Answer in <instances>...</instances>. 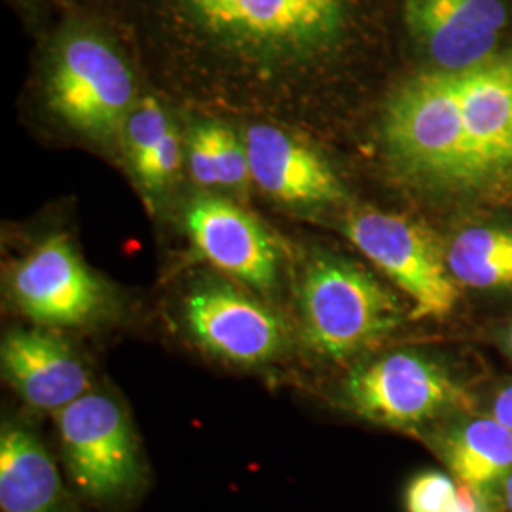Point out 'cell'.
<instances>
[{"label": "cell", "mask_w": 512, "mask_h": 512, "mask_svg": "<svg viewBox=\"0 0 512 512\" xmlns=\"http://www.w3.org/2000/svg\"><path fill=\"white\" fill-rule=\"evenodd\" d=\"M384 133L391 154L410 173L435 186L471 194L461 109L446 71L408 80L387 105Z\"/></svg>", "instance_id": "obj_1"}, {"label": "cell", "mask_w": 512, "mask_h": 512, "mask_svg": "<svg viewBox=\"0 0 512 512\" xmlns=\"http://www.w3.org/2000/svg\"><path fill=\"white\" fill-rule=\"evenodd\" d=\"M0 511L65 512L67 499L46 446L18 425L0 433Z\"/></svg>", "instance_id": "obj_15"}, {"label": "cell", "mask_w": 512, "mask_h": 512, "mask_svg": "<svg viewBox=\"0 0 512 512\" xmlns=\"http://www.w3.org/2000/svg\"><path fill=\"white\" fill-rule=\"evenodd\" d=\"M19 308L42 325H84L103 308L105 294L67 236L42 241L12 275Z\"/></svg>", "instance_id": "obj_8"}, {"label": "cell", "mask_w": 512, "mask_h": 512, "mask_svg": "<svg viewBox=\"0 0 512 512\" xmlns=\"http://www.w3.org/2000/svg\"><path fill=\"white\" fill-rule=\"evenodd\" d=\"M2 370L19 397L57 412L90 391V374L73 348L46 330H14L2 342Z\"/></svg>", "instance_id": "obj_13"}, {"label": "cell", "mask_w": 512, "mask_h": 512, "mask_svg": "<svg viewBox=\"0 0 512 512\" xmlns=\"http://www.w3.org/2000/svg\"><path fill=\"white\" fill-rule=\"evenodd\" d=\"M442 456L458 484L490 494L512 473V431L494 416L463 421L442 440Z\"/></svg>", "instance_id": "obj_16"}, {"label": "cell", "mask_w": 512, "mask_h": 512, "mask_svg": "<svg viewBox=\"0 0 512 512\" xmlns=\"http://www.w3.org/2000/svg\"><path fill=\"white\" fill-rule=\"evenodd\" d=\"M306 338L330 359H346L382 340L403 321L399 298L365 270L323 258L302 283Z\"/></svg>", "instance_id": "obj_2"}, {"label": "cell", "mask_w": 512, "mask_h": 512, "mask_svg": "<svg viewBox=\"0 0 512 512\" xmlns=\"http://www.w3.org/2000/svg\"><path fill=\"white\" fill-rule=\"evenodd\" d=\"M505 346L511 351L512 355V325L509 327V330H507V334H505Z\"/></svg>", "instance_id": "obj_26"}, {"label": "cell", "mask_w": 512, "mask_h": 512, "mask_svg": "<svg viewBox=\"0 0 512 512\" xmlns=\"http://www.w3.org/2000/svg\"><path fill=\"white\" fill-rule=\"evenodd\" d=\"M186 226L198 251L213 266L260 291L274 287V241L243 209L226 200L203 198L190 205Z\"/></svg>", "instance_id": "obj_12"}, {"label": "cell", "mask_w": 512, "mask_h": 512, "mask_svg": "<svg viewBox=\"0 0 512 512\" xmlns=\"http://www.w3.org/2000/svg\"><path fill=\"white\" fill-rule=\"evenodd\" d=\"M448 268L459 285L471 289L512 287V230L473 226L461 230L446 251Z\"/></svg>", "instance_id": "obj_17"}, {"label": "cell", "mask_w": 512, "mask_h": 512, "mask_svg": "<svg viewBox=\"0 0 512 512\" xmlns=\"http://www.w3.org/2000/svg\"><path fill=\"white\" fill-rule=\"evenodd\" d=\"M492 416L512 431V384L503 387L495 395L494 403H492Z\"/></svg>", "instance_id": "obj_24"}, {"label": "cell", "mask_w": 512, "mask_h": 512, "mask_svg": "<svg viewBox=\"0 0 512 512\" xmlns=\"http://www.w3.org/2000/svg\"><path fill=\"white\" fill-rule=\"evenodd\" d=\"M458 95L471 194L512 196V46L463 71H446Z\"/></svg>", "instance_id": "obj_5"}, {"label": "cell", "mask_w": 512, "mask_h": 512, "mask_svg": "<svg viewBox=\"0 0 512 512\" xmlns=\"http://www.w3.org/2000/svg\"><path fill=\"white\" fill-rule=\"evenodd\" d=\"M190 167H192L194 179L202 186L220 184L219 171H217V164H215V156H213V147H211L207 126H203L192 135Z\"/></svg>", "instance_id": "obj_22"}, {"label": "cell", "mask_w": 512, "mask_h": 512, "mask_svg": "<svg viewBox=\"0 0 512 512\" xmlns=\"http://www.w3.org/2000/svg\"><path fill=\"white\" fill-rule=\"evenodd\" d=\"M351 243L412 300L410 319H442L456 310L458 281L439 239L420 224L382 211L353 213L346 224Z\"/></svg>", "instance_id": "obj_4"}, {"label": "cell", "mask_w": 512, "mask_h": 512, "mask_svg": "<svg viewBox=\"0 0 512 512\" xmlns=\"http://www.w3.org/2000/svg\"><path fill=\"white\" fill-rule=\"evenodd\" d=\"M63 458L76 486L95 499L124 494L139 476V448L124 408L103 393L55 412Z\"/></svg>", "instance_id": "obj_6"}, {"label": "cell", "mask_w": 512, "mask_h": 512, "mask_svg": "<svg viewBox=\"0 0 512 512\" xmlns=\"http://www.w3.org/2000/svg\"><path fill=\"white\" fill-rule=\"evenodd\" d=\"M251 177L266 194L285 203H329L342 198V184L311 148L272 126L245 133Z\"/></svg>", "instance_id": "obj_14"}, {"label": "cell", "mask_w": 512, "mask_h": 512, "mask_svg": "<svg viewBox=\"0 0 512 512\" xmlns=\"http://www.w3.org/2000/svg\"><path fill=\"white\" fill-rule=\"evenodd\" d=\"M209 29L258 46L302 48L334 33L342 0H188Z\"/></svg>", "instance_id": "obj_9"}, {"label": "cell", "mask_w": 512, "mask_h": 512, "mask_svg": "<svg viewBox=\"0 0 512 512\" xmlns=\"http://www.w3.org/2000/svg\"><path fill=\"white\" fill-rule=\"evenodd\" d=\"M503 499H505V505L507 509L512 512V473L503 480Z\"/></svg>", "instance_id": "obj_25"}, {"label": "cell", "mask_w": 512, "mask_h": 512, "mask_svg": "<svg viewBox=\"0 0 512 512\" xmlns=\"http://www.w3.org/2000/svg\"><path fill=\"white\" fill-rule=\"evenodd\" d=\"M48 99L55 114L93 139H109L126 126L135 84L126 61L103 38L76 33L54 57Z\"/></svg>", "instance_id": "obj_3"}, {"label": "cell", "mask_w": 512, "mask_h": 512, "mask_svg": "<svg viewBox=\"0 0 512 512\" xmlns=\"http://www.w3.org/2000/svg\"><path fill=\"white\" fill-rule=\"evenodd\" d=\"M346 399L365 420L395 429L420 427L465 403L444 368L408 351L357 368L346 384Z\"/></svg>", "instance_id": "obj_7"}, {"label": "cell", "mask_w": 512, "mask_h": 512, "mask_svg": "<svg viewBox=\"0 0 512 512\" xmlns=\"http://www.w3.org/2000/svg\"><path fill=\"white\" fill-rule=\"evenodd\" d=\"M448 512H494V509L486 492H478L475 488L459 484L458 494Z\"/></svg>", "instance_id": "obj_23"}, {"label": "cell", "mask_w": 512, "mask_h": 512, "mask_svg": "<svg viewBox=\"0 0 512 512\" xmlns=\"http://www.w3.org/2000/svg\"><path fill=\"white\" fill-rule=\"evenodd\" d=\"M215 164L222 186H241L251 177V165L245 143H239L236 135L220 126H207Z\"/></svg>", "instance_id": "obj_20"}, {"label": "cell", "mask_w": 512, "mask_h": 512, "mask_svg": "<svg viewBox=\"0 0 512 512\" xmlns=\"http://www.w3.org/2000/svg\"><path fill=\"white\" fill-rule=\"evenodd\" d=\"M458 486L454 476L439 471H425L406 488V512H448L458 494Z\"/></svg>", "instance_id": "obj_19"}, {"label": "cell", "mask_w": 512, "mask_h": 512, "mask_svg": "<svg viewBox=\"0 0 512 512\" xmlns=\"http://www.w3.org/2000/svg\"><path fill=\"white\" fill-rule=\"evenodd\" d=\"M171 129L164 109L156 103V99L145 97L129 112L124 135L128 143L129 158L133 167H139L147 160L148 154L165 137Z\"/></svg>", "instance_id": "obj_18"}, {"label": "cell", "mask_w": 512, "mask_h": 512, "mask_svg": "<svg viewBox=\"0 0 512 512\" xmlns=\"http://www.w3.org/2000/svg\"><path fill=\"white\" fill-rule=\"evenodd\" d=\"M181 165V139L177 131L171 128L164 139L147 156V160L135 167L147 188H164L173 179Z\"/></svg>", "instance_id": "obj_21"}, {"label": "cell", "mask_w": 512, "mask_h": 512, "mask_svg": "<svg viewBox=\"0 0 512 512\" xmlns=\"http://www.w3.org/2000/svg\"><path fill=\"white\" fill-rule=\"evenodd\" d=\"M404 21L440 71H463L494 54L507 8L501 0H404Z\"/></svg>", "instance_id": "obj_10"}, {"label": "cell", "mask_w": 512, "mask_h": 512, "mask_svg": "<svg viewBox=\"0 0 512 512\" xmlns=\"http://www.w3.org/2000/svg\"><path fill=\"white\" fill-rule=\"evenodd\" d=\"M186 321L203 348L234 363H264L283 348L281 321L232 287L194 291L186 300Z\"/></svg>", "instance_id": "obj_11"}]
</instances>
